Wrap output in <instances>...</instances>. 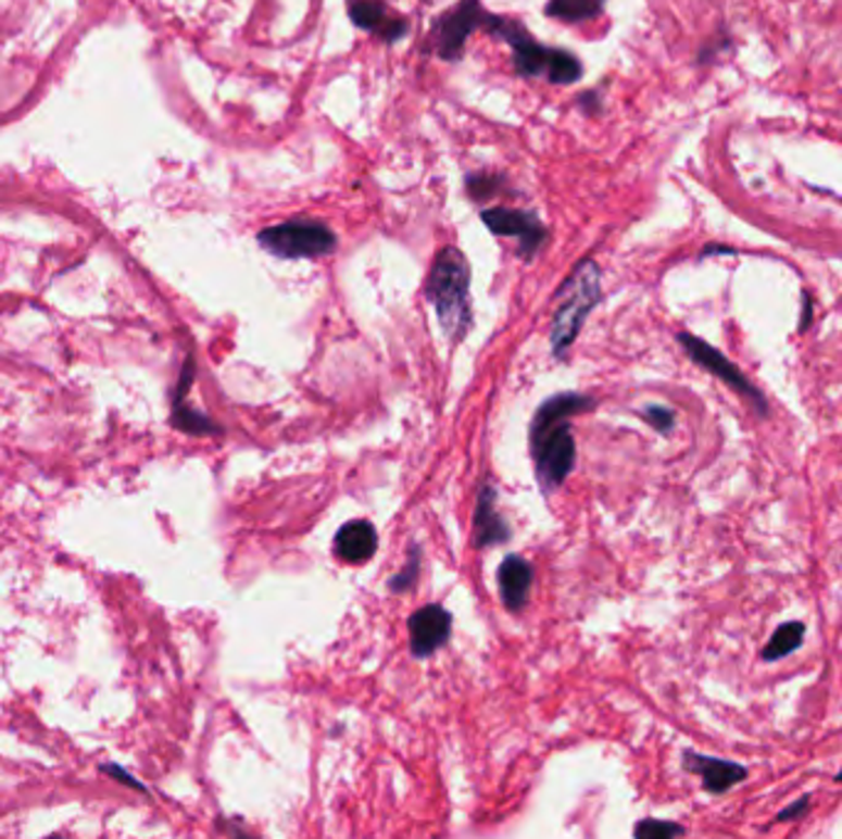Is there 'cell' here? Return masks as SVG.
Returning <instances> with one entry per match:
<instances>
[{
    "label": "cell",
    "instance_id": "obj_6",
    "mask_svg": "<svg viewBox=\"0 0 842 839\" xmlns=\"http://www.w3.org/2000/svg\"><path fill=\"white\" fill-rule=\"evenodd\" d=\"M493 13H488L480 0H458L433 21L424 52L437 54L443 62H461L466 54L468 37L476 30H490Z\"/></svg>",
    "mask_w": 842,
    "mask_h": 839
},
{
    "label": "cell",
    "instance_id": "obj_5",
    "mask_svg": "<svg viewBox=\"0 0 842 839\" xmlns=\"http://www.w3.org/2000/svg\"><path fill=\"white\" fill-rule=\"evenodd\" d=\"M259 247L279 259H321L338 247V237L318 217H291L279 225L264 227L256 235Z\"/></svg>",
    "mask_w": 842,
    "mask_h": 839
},
{
    "label": "cell",
    "instance_id": "obj_18",
    "mask_svg": "<svg viewBox=\"0 0 842 839\" xmlns=\"http://www.w3.org/2000/svg\"><path fill=\"white\" fill-rule=\"evenodd\" d=\"M633 835L638 839H670V837H682L684 827L678 823H665V819H643L638 823Z\"/></svg>",
    "mask_w": 842,
    "mask_h": 839
},
{
    "label": "cell",
    "instance_id": "obj_14",
    "mask_svg": "<svg viewBox=\"0 0 842 839\" xmlns=\"http://www.w3.org/2000/svg\"><path fill=\"white\" fill-rule=\"evenodd\" d=\"M511 539V529L498 515L495 510V492L493 488L483 485L478 496L476 508V547H490V544H503Z\"/></svg>",
    "mask_w": 842,
    "mask_h": 839
},
{
    "label": "cell",
    "instance_id": "obj_24",
    "mask_svg": "<svg viewBox=\"0 0 842 839\" xmlns=\"http://www.w3.org/2000/svg\"><path fill=\"white\" fill-rule=\"evenodd\" d=\"M835 780H838V782H842V768L838 771V776H835Z\"/></svg>",
    "mask_w": 842,
    "mask_h": 839
},
{
    "label": "cell",
    "instance_id": "obj_8",
    "mask_svg": "<svg viewBox=\"0 0 842 839\" xmlns=\"http://www.w3.org/2000/svg\"><path fill=\"white\" fill-rule=\"evenodd\" d=\"M483 225L498 237H511L517 241V256L532 261L548 245L550 231L535 212L517 208H490L480 214Z\"/></svg>",
    "mask_w": 842,
    "mask_h": 839
},
{
    "label": "cell",
    "instance_id": "obj_13",
    "mask_svg": "<svg viewBox=\"0 0 842 839\" xmlns=\"http://www.w3.org/2000/svg\"><path fill=\"white\" fill-rule=\"evenodd\" d=\"M498 584H501V596L507 609L520 611L532 589V566L517 554L505 556L501 572H498Z\"/></svg>",
    "mask_w": 842,
    "mask_h": 839
},
{
    "label": "cell",
    "instance_id": "obj_12",
    "mask_svg": "<svg viewBox=\"0 0 842 839\" xmlns=\"http://www.w3.org/2000/svg\"><path fill=\"white\" fill-rule=\"evenodd\" d=\"M377 552V533L367 519H353L336 535V554L348 564H363Z\"/></svg>",
    "mask_w": 842,
    "mask_h": 839
},
{
    "label": "cell",
    "instance_id": "obj_2",
    "mask_svg": "<svg viewBox=\"0 0 842 839\" xmlns=\"http://www.w3.org/2000/svg\"><path fill=\"white\" fill-rule=\"evenodd\" d=\"M427 298L437 308L443 333L453 342L466 338L470 323H474V311H470V266L456 247H443L437 259H433L427 281Z\"/></svg>",
    "mask_w": 842,
    "mask_h": 839
},
{
    "label": "cell",
    "instance_id": "obj_11",
    "mask_svg": "<svg viewBox=\"0 0 842 839\" xmlns=\"http://www.w3.org/2000/svg\"><path fill=\"white\" fill-rule=\"evenodd\" d=\"M682 761L690 773H698L702 778V788L712 792V796H721V792L739 786L749 776V768L739 766L734 761L702 756V753L695 751H684Z\"/></svg>",
    "mask_w": 842,
    "mask_h": 839
},
{
    "label": "cell",
    "instance_id": "obj_1",
    "mask_svg": "<svg viewBox=\"0 0 842 839\" xmlns=\"http://www.w3.org/2000/svg\"><path fill=\"white\" fill-rule=\"evenodd\" d=\"M594 409V399L581 395H557L548 399L532 422V455L538 465V480L544 492L557 490L577 461V446L569 428V418Z\"/></svg>",
    "mask_w": 842,
    "mask_h": 839
},
{
    "label": "cell",
    "instance_id": "obj_7",
    "mask_svg": "<svg viewBox=\"0 0 842 839\" xmlns=\"http://www.w3.org/2000/svg\"><path fill=\"white\" fill-rule=\"evenodd\" d=\"M678 342L682 345V350L688 352V358L692 362H698V365L702 370H707L712 377H717L719 381H725V385L732 387L737 395H742L746 402H752L754 412L758 416H762V418L769 416V402H766V397L762 395V389H756L754 381L749 379L744 372L734 365L732 360H729L727 355H721L717 348H712L709 342L698 338V335L680 333L678 335Z\"/></svg>",
    "mask_w": 842,
    "mask_h": 839
},
{
    "label": "cell",
    "instance_id": "obj_22",
    "mask_svg": "<svg viewBox=\"0 0 842 839\" xmlns=\"http://www.w3.org/2000/svg\"><path fill=\"white\" fill-rule=\"evenodd\" d=\"M101 771H104V773H109V776L111 778H122V780H118V782H124V786H128V788H138V790H146L143 786H141V782H138L134 776H131V773H126L124 768H118V766H104V768H101Z\"/></svg>",
    "mask_w": 842,
    "mask_h": 839
},
{
    "label": "cell",
    "instance_id": "obj_21",
    "mask_svg": "<svg viewBox=\"0 0 842 839\" xmlns=\"http://www.w3.org/2000/svg\"><path fill=\"white\" fill-rule=\"evenodd\" d=\"M808 810H810V796L799 798L793 805H789L786 810H781L779 815H776V823H791V819H801V817H806Z\"/></svg>",
    "mask_w": 842,
    "mask_h": 839
},
{
    "label": "cell",
    "instance_id": "obj_10",
    "mask_svg": "<svg viewBox=\"0 0 842 839\" xmlns=\"http://www.w3.org/2000/svg\"><path fill=\"white\" fill-rule=\"evenodd\" d=\"M451 636V613L443 605H424L410 618V640L414 658H429L447 646Z\"/></svg>",
    "mask_w": 842,
    "mask_h": 839
},
{
    "label": "cell",
    "instance_id": "obj_20",
    "mask_svg": "<svg viewBox=\"0 0 842 839\" xmlns=\"http://www.w3.org/2000/svg\"><path fill=\"white\" fill-rule=\"evenodd\" d=\"M416 572H419V549H412L410 564H406L404 572H400L397 576H392L390 589H392V591H404V589H410V584H414V579H416Z\"/></svg>",
    "mask_w": 842,
    "mask_h": 839
},
{
    "label": "cell",
    "instance_id": "obj_4",
    "mask_svg": "<svg viewBox=\"0 0 842 839\" xmlns=\"http://www.w3.org/2000/svg\"><path fill=\"white\" fill-rule=\"evenodd\" d=\"M599 298H601V272L596 261L587 259L574 268L557 293V308H554L552 330H550L554 355H562V352L577 340L581 325H585L587 315L594 311Z\"/></svg>",
    "mask_w": 842,
    "mask_h": 839
},
{
    "label": "cell",
    "instance_id": "obj_23",
    "mask_svg": "<svg viewBox=\"0 0 842 839\" xmlns=\"http://www.w3.org/2000/svg\"><path fill=\"white\" fill-rule=\"evenodd\" d=\"M813 323V298L808 293H803V311H801V323L799 330L806 333Z\"/></svg>",
    "mask_w": 842,
    "mask_h": 839
},
{
    "label": "cell",
    "instance_id": "obj_17",
    "mask_svg": "<svg viewBox=\"0 0 842 839\" xmlns=\"http://www.w3.org/2000/svg\"><path fill=\"white\" fill-rule=\"evenodd\" d=\"M503 188V178L488 173H470L466 178V192L474 202H488L493 200Z\"/></svg>",
    "mask_w": 842,
    "mask_h": 839
},
{
    "label": "cell",
    "instance_id": "obj_15",
    "mask_svg": "<svg viewBox=\"0 0 842 839\" xmlns=\"http://www.w3.org/2000/svg\"><path fill=\"white\" fill-rule=\"evenodd\" d=\"M803 638H806V623H801V621L781 623V626L774 630V636L769 638V642H766L762 660L764 662H779L783 658L793 655L795 650H801Z\"/></svg>",
    "mask_w": 842,
    "mask_h": 839
},
{
    "label": "cell",
    "instance_id": "obj_9",
    "mask_svg": "<svg viewBox=\"0 0 842 839\" xmlns=\"http://www.w3.org/2000/svg\"><path fill=\"white\" fill-rule=\"evenodd\" d=\"M348 15L355 27L385 42H400L410 33L406 17L397 15L385 0H348Z\"/></svg>",
    "mask_w": 842,
    "mask_h": 839
},
{
    "label": "cell",
    "instance_id": "obj_3",
    "mask_svg": "<svg viewBox=\"0 0 842 839\" xmlns=\"http://www.w3.org/2000/svg\"><path fill=\"white\" fill-rule=\"evenodd\" d=\"M488 35L501 37L503 42H507V48L513 52L515 72L525 79L544 77L552 84H574L585 74L579 58H574L571 52L562 48H548V45L538 42L520 21L495 15Z\"/></svg>",
    "mask_w": 842,
    "mask_h": 839
},
{
    "label": "cell",
    "instance_id": "obj_19",
    "mask_svg": "<svg viewBox=\"0 0 842 839\" xmlns=\"http://www.w3.org/2000/svg\"><path fill=\"white\" fill-rule=\"evenodd\" d=\"M643 416H645V422L655 428V431H661V434H670L673 431V426H675V412H673V409L651 404L643 412Z\"/></svg>",
    "mask_w": 842,
    "mask_h": 839
},
{
    "label": "cell",
    "instance_id": "obj_16",
    "mask_svg": "<svg viewBox=\"0 0 842 839\" xmlns=\"http://www.w3.org/2000/svg\"><path fill=\"white\" fill-rule=\"evenodd\" d=\"M606 0H548L544 13L560 23H589L604 13Z\"/></svg>",
    "mask_w": 842,
    "mask_h": 839
}]
</instances>
